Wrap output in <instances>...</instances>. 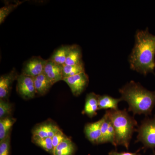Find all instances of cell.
<instances>
[{
  "instance_id": "6da1fadb",
  "label": "cell",
  "mask_w": 155,
  "mask_h": 155,
  "mask_svg": "<svg viewBox=\"0 0 155 155\" xmlns=\"http://www.w3.org/2000/svg\"><path fill=\"white\" fill-rule=\"evenodd\" d=\"M155 35L148 29L139 31L135 35V44L130 56V69L146 75L153 73L155 68Z\"/></svg>"
},
{
  "instance_id": "7a4b0ae2",
  "label": "cell",
  "mask_w": 155,
  "mask_h": 155,
  "mask_svg": "<svg viewBox=\"0 0 155 155\" xmlns=\"http://www.w3.org/2000/svg\"><path fill=\"white\" fill-rule=\"evenodd\" d=\"M119 91L120 98L128 104V111L134 115H151L155 107V91L147 90L139 83L131 81Z\"/></svg>"
},
{
  "instance_id": "3957f363",
  "label": "cell",
  "mask_w": 155,
  "mask_h": 155,
  "mask_svg": "<svg viewBox=\"0 0 155 155\" xmlns=\"http://www.w3.org/2000/svg\"><path fill=\"white\" fill-rule=\"evenodd\" d=\"M106 113L110 119L115 131L114 145L115 147L122 145L126 149H129L130 141L134 132L136 131L137 121L134 117L124 110H107Z\"/></svg>"
},
{
  "instance_id": "277c9868",
  "label": "cell",
  "mask_w": 155,
  "mask_h": 155,
  "mask_svg": "<svg viewBox=\"0 0 155 155\" xmlns=\"http://www.w3.org/2000/svg\"><path fill=\"white\" fill-rule=\"evenodd\" d=\"M138 133L135 142H141L143 144L142 149H155V115L152 118H147L141 122L137 128Z\"/></svg>"
},
{
  "instance_id": "5b68a950",
  "label": "cell",
  "mask_w": 155,
  "mask_h": 155,
  "mask_svg": "<svg viewBox=\"0 0 155 155\" xmlns=\"http://www.w3.org/2000/svg\"><path fill=\"white\" fill-rule=\"evenodd\" d=\"M17 91L22 97L33 98L36 94L34 78L21 74L17 78Z\"/></svg>"
},
{
  "instance_id": "8992f818",
  "label": "cell",
  "mask_w": 155,
  "mask_h": 155,
  "mask_svg": "<svg viewBox=\"0 0 155 155\" xmlns=\"http://www.w3.org/2000/svg\"><path fill=\"white\" fill-rule=\"evenodd\" d=\"M64 81L67 84L73 95H80L88 85V75L85 72H81L73 76L64 78Z\"/></svg>"
},
{
  "instance_id": "52a82bcc",
  "label": "cell",
  "mask_w": 155,
  "mask_h": 155,
  "mask_svg": "<svg viewBox=\"0 0 155 155\" xmlns=\"http://www.w3.org/2000/svg\"><path fill=\"white\" fill-rule=\"evenodd\" d=\"M47 61L41 57H32L24 64L22 74L33 78L38 76L43 73Z\"/></svg>"
},
{
  "instance_id": "ba28073f",
  "label": "cell",
  "mask_w": 155,
  "mask_h": 155,
  "mask_svg": "<svg viewBox=\"0 0 155 155\" xmlns=\"http://www.w3.org/2000/svg\"><path fill=\"white\" fill-rule=\"evenodd\" d=\"M43 73L53 85L56 82L64 79L63 66L56 64L50 59L47 61Z\"/></svg>"
},
{
  "instance_id": "9c48e42d",
  "label": "cell",
  "mask_w": 155,
  "mask_h": 155,
  "mask_svg": "<svg viewBox=\"0 0 155 155\" xmlns=\"http://www.w3.org/2000/svg\"><path fill=\"white\" fill-rule=\"evenodd\" d=\"M104 121L103 117L99 121L87 124L84 132L87 138L91 143L98 144L101 136V127Z\"/></svg>"
},
{
  "instance_id": "30bf717a",
  "label": "cell",
  "mask_w": 155,
  "mask_h": 155,
  "mask_svg": "<svg viewBox=\"0 0 155 155\" xmlns=\"http://www.w3.org/2000/svg\"><path fill=\"white\" fill-rule=\"evenodd\" d=\"M60 128L52 122L44 123L36 126L32 131L33 137L39 138H52Z\"/></svg>"
},
{
  "instance_id": "8fae6325",
  "label": "cell",
  "mask_w": 155,
  "mask_h": 155,
  "mask_svg": "<svg viewBox=\"0 0 155 155\" xmlns=\"http://www.w3.org/2000/svg\"><path fill=\"white\" fill-rule=\"evenodd\" d=\"M17 72L13 70L8 74L2 75L0 78V98L4 99L8 96L11 88V85L16 78Z\"/></svg>"
},
{
  "instance_id": "7c38bea8",
  "label": "cell",
  "mask_w": 155,
  "mask_h": 155,
  "mask_svg": "<svg viewBox=\"0 0 155 155\" xmlns=\"http://www.w3.org/2000/svg\"><path fill=\"white\" fill-rule=\"evenodd\" d=\"M99 95L92 92L87 95L83 114H86L90 118H93L97 115L98 110Z\"/></svg>"
},
{
  "instance_id": "4fadbf2b",
  "label": "cell",
  "mask_w": 155,
  "mask_h": 155,
  "mask_svg": "<svg viewBox=\"0 0 155 155\" xmlns=\"http://www.w3.org/2000/svg\"><path fill=\"white\" fill-rule=\"evenodd\" d=\"M75 151V144L67 137L55 148L53 155H74Z\"/></svg>"
},
{
  "instance_id": "5bb4252c",
  "label": "cell",
  "mask_w": 155,
  "mask_h": 155,
  "mask_svg": "<svg viewBox=\"0 0 155 155\" xmlns=\"http://www.w3.org/2000/svg\"><path fill=\"white\" fill-rule=\"evenodd\" d=\"M36 93L44 95L47 93L53 84L43 73L34 78Z\"/></svg>"
},
{
  "instance_id": "9a60e30c",
  "label": "cell",
  "mask_w": 155,
  "mask_h": 155,
  "mask_svg": "<svg viewBox=\"0 0 155 155\" xmlns=\"http://www.w3.org/2000/svg\"><path fill=\"white\" fill-rule=\"evenodd\" d=\"M122 101L121 98H114L107 95L100 96L99 98V110H119L118 104Z\"/></svg>"
},
{
  "instance_id": "2e32d148",
  "label": "cell",
  "mask_w": 155,
  "mask_h": 155,
  "mask_svg": "<svg viewBox=\"0 0 155 155\" xmlns=\"http://www.w3.org/2000/svg\"><path fill=\"white\" fill-rule=\"evenodd\" d=\"M71 46H62L55 50L50 60L58 65L65 64Z\"/></svg>"
},
{
  "instance_id": "e0dca14e",
  "label": "cell",
  "mask_w": 155,
  "mask_h": 155,
  "mask_svg": "<svg viewBox=\"0 0 155 155\" xmlns=\"http://www.w3.org/2000/svg\"><path fill=\"white\" fill-rule=\"evenodd\" d=\"M81 57L82 54L80 47L77 45H71L65 64L72 66L80 64L82 62Z\"/></svg>"
},
{
  "instance_id": "ac0fdd59",
  "label": "cell",
  "mask_w": 155,
  "mask_h": 155,
  "mask_svg": "<svg viewBox=\"0 0 155 155\" xmlns=\"http://www.w3.org/2000/svg\"><path fill=\"white\" fill-rule=\"evenodd\" d=\"M16 119L7 117L1 119L0 120V141L5 139L9 135L10 131Z\"/></svg>"
},
{
  "instance_id": "d6986e66",
  "label": "cell",
  "mask_w": 155,
  "mask_h": 155,
  "mask_svg": "<svg viewBox=\"0 0 155 155\" xmlns=\"http://www.w3.org/2000/svg\"><path fill=\"white\" fill-rule=\"evenodd\" d=\"M83 72H85L82 62L77 65L72 66L65 64L63 65V76L64 79Z\"/></svg>"
},
{
  "instance_id": "ffe728a7",
  "label": "cell",
  "mask_w": 155,
  "mask_h": 155,
  "mask_svg": "<svg viewBox=\"0 0 155 155\" xmlns=\"http://www.w3.org/2000/svg\"><path fill=\"white\" fill-rule=\"evenodd\" d=\"M32 142L42 148L47 152L53 155L54 148L52 143V139L51 137L39 138L32 137Z\"/></svg>"
},
{
  "instance_id": "44dd1931",
  "label": "cell",
  "mask_w": 155,
  "mask_h": 155,
  "mask_svg": "<svg viewBox=\"0 0 155 155\" xmlns=\"http://www.w3.org/2000/svg\"><path fill=\"white\" fill-rule=\"evenodd\" d=\"M22 3V2L19 1L14 3H6L5 5L0 9V24H2L9 14Z\"/></svg>"
},
{
  "instance_id": "7402d4cb",
  "label": "cell",
  "mask_w": 155,
  "mask_h": 155,
  "mask_svg": "<svg viewBox=\"0 0 155 155\" xmlns=\"http://www.w3.org/2000/svg\"><path fill=\"white\" fill-rule=\"evenodd\" d=\"M12 106L8 102L4 99L0 101V118L1 119L8 117L12 111Z\"/></svg>"
},
{
  "instance_id": "603a6c76",
  "label": "cell",
  "mask_w": 155,
  "mask_h": 155,
  "mask_svg": "<svg viewBox=\"0 0 155 155\" xmlns=\"http://www.w3.org/2000/svg\"><path fill=\"white\" fill-rule=\"evenodd\" d=\"M0 155H10V136L0 141Z\"/></svg>"
},
{
  "instance_id": "cb8c5ba5",
  "label": "cell",
  "mask_w": 155,
  "mask_h": 155,
  "mask_svg": "<svg viewBox=\"0 0 155 155\" xmlns=\"http://www.w3.org/2000/svg\"><path fill=\"white\" fill-rule=\"evenodd\" d=\"M67 137L64 134L61 130H59L54 136L52 138V143L54 148L58 146V145L67 138Z\"/></svg>"
},
{
  "instance_id": "d4e9b609",
  "label": "cell",
  "mask_w": 155,
  "mask_h": 155,
  "mask_svg": "<svg viewBox=\"0 0 155 155\" xmlns=\"http://www.w3.org/2000/svg\"><path fill=\"white\" fill-rule=\"evenodd\" d=\"M140 150L134 153L127 152H118L116 150H112L109 153V155H141L139 153Z\"/></svg>"
},
{
  "instance_id": "484cf974",
  "label": "cell",
  "mask_w": 155,
  "mask_h": 155,
  "mask_svg": "<svg viewBox=\"0 0 155 155\" xmlns=\"http://www.w3.org/2000/svg\"><path fill=\"white\" fill-rule=\"evenodd\" d=\"M151 155H155V152H153V153L152 154H151Z\"/></svg>"
}]
</instances>
